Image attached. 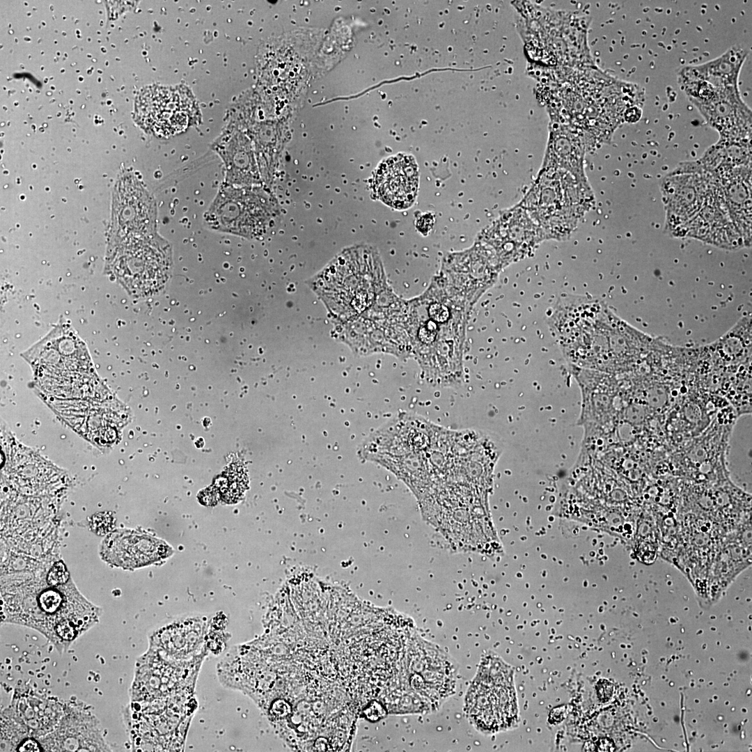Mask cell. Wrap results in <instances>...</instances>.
I'll use <instances>...</instances> for the list:
<instances>
[{
	"instance_id": "6da1fadb",
	"label": "cell",
	"mask_w": 752,
	"mask_h": 752,
	"mask_svg": "<svg viewBox=\"0 0 752 752\" xmlns=\"http://www.w3.org/2000/svg\"><path fill=\"white\" fill-rule=\"evenodd\" d=\"M1 621L33 628L62 654L98 621L100 609L72 582L19 583L1 592Z\"/></svg>"
},
{
	"instance_id": "7a4b0ae2",
	"label": "cell",
	"mask_w": 752,
	"mask_h": 752,
	"mask_svg": "<svg viewBox=\"0 0 752 752\" xmlns=\"http://www.w3.org/2000/svg\"><path fill=\"white\" fill-rule=\"evenodd\" d=\"M512 668L495 655L481 661L466 696L467 716L475 728L492 734L519 722Z\"/></svg>"
},
{
	"instance_id": "3957f363",
	"label": "cell",
	"mask_w": 752,
	"mask_h": 752,
	"mask_svg": "<svg viewBox=\"0 0 752 752\" xmlns=\"http://www.w3.org/2000/svg\"><path fill=\"white\" fill-rule=\"evenodd\" d=\"M278 211L274 198L260 186L238 187L224 182L203 217L213 230L254 239L272 228Z\"/></svg>"
},
{
	"instance_id": "277c9868",
	"label": "cell",
	"mask_w": 752,
	"mask_h": 752,
	"mask_svg": "<svg viewBox=\"0 0 752 752\" xmlns=\"http://www.w3.org/2000/svg\"><path fill=\"white\" fill-rule=\"evenodd\" d=\"M196 113L193 98L179 88L150 86L136 97V121L159 137L185 131L193 124Z\"/></svg>"
},
{
	"instance_id": "5b68a950",
	"label": "cell",
	"mask_w": 752,
	"mask_h": 752,
	"mask_svg": "<svg viewBox=\"0 0 752 752\" xmlns=\"http://www.w3.org/2000/svg\"><path fill=\"white\" fill-rule=\"evenodd\" d=\"M38 741L43 751H111L99 720L86 704L79 701L65 702L56 726Z\"/></svg>"
},
{
	"instance_id": "8992f818",
	"label": "cell",
	"mask_w": 752,
	"mask_h": 752,
	"mask_svg": "<svg viewBox=\"0 0 752 752\" xmlns=\"http://www.w3.org/2000/svg\"><path fill=\"white\" fill-rule=\"evenodd\" d=\"M700 163L687 162L667 175L661 191L666 208V226L669 230L689 222L705 203L711 183L705 177Z\"/></svg>"
},
{
	"instance_id": "52a82bcc",
	"label": "cell",
	"mask_w": 752,
	"mask_h": 752,
	"mask_svg": "<svg viewBox=\"0 0 752 752\" xmlns=\"http://www.w3.org/2000/svg\"><path fill=\"white\" fill-rule=\"evenodd\" d=\"M418 166L413 156L398 154L384 160L374 176L373 189L379 199L398 210L410 207L417 196Z\"/></svg>"
},
{
	"instance_id": "ba28073f",
	"label": "cell",
	"mask_w": 752,
	"mask_h": 752,
	"mask_svg": "<svg viewBox=\"0 0 752 752\" xmlns=\"http://www.w3.org/2000/svg\"><path fill=\"white\" fill-rule=\"evenodd\" d=\"M104 559L114 565L134 568L156 562L170 554L166 543L134 531H117L104 540Z\"/></svg>"
},
{
	"instance_id": "9c48e42d",
	"label": "cell",
	"mask_w": 752,
	"mask_h": 752,
	"mask_svg": "<svg viewBox=\"0 0 752 752\" xmlns=\"http://www.w3.org/2000/svg\"><path fill=\"white\" fill-rule=\"evenodd\" d=\"M65 702L32 689L15 691L11 706L31 737L39 739L51 733L64 712Z\"/></svg>"
},
{
	"instance_id": "30bf717a",
	"label": "cell",
	"mask_w": 752,
	"mask_h": 752,
	"mask_svg": "<svg viewBox=\"0 0 752 752\" xmlns=\"http://www.w3.org/2000/svg\"><path fill=\"white\" fill-rule=\"evenodd\" d=\"M226 168L225 182L238 187L260 186L258 166L251 148L241 134L224 132L214 144Z\"/></svg>"
},
{
	"instance_id": "8fae6325",
	"label": "cell",
	"mask_w": 752,
	"mask_h": 752,
	"mask_svg": "<svg viewBox=\"0 0 752 752\" xmlns=\"http://www.w3.org/2000/svg\"><path fill=\"white\" fill-rule=\"evenodd\" d=\"M749 167V164L741 165L724 170L721 176V190L730 218L740 234L744 233L746 243L751 242V175L744 178L745 170Z\"/></svg>"
},
{
	"instance_id": "7c38bea8",
	"label": "cell",
	"mask_w": 752,
	"mask_h": 752,
	"mask_svg": "<svg viewBox=\"0 0 752 752\" xmlns=\"http://www.w3.org/2000/svg\"><path fill=\"white\" fill-rule=\"evenodd\" d=\"M746 56L744 49L732 47L716 58L700 65L686 66L680 71L716 88L737 89L739 74Z\"/></svg>"
},
{
	"instance_id": "4fadbf2b",
	"label": "cell",
	"mask_w": 752,
	"mask_h": 752,
	"mask_svg": "<svg viewBox=\"0 0 752 752\" xmlns=\"http://www.w3.org/2000/svg\"><path fill=\"white\" fill-rule=\"evenodd\" d=\"M248 478L243 465L236 462L230 465L221 478L216 489L221 499L228 503L237 502L247 487Z\"/></svg>"
},
{
	"instance_id": "5bb4252c",
	"label": "cell",
	"mask_w": 752,
	"mask_h": 752,
	"mask_svg": "<svg viewBox=\"0 0 752 752\" xmlns=\"http://www.w3.org/2000/svg\"><path fill=\"white\" fill-rule=\"evenodd\" d=\"M70 580V574L62 562L55 563L47 575L48 583L56 586L64 584Z\"/></svg>"
},
{
	"instance_id": "9a60e30c",
	"label": "cell",
	"mask_w": 752,
	"mask_h": 752,
	"mask_svg": "<svg viewBox=\"0 0 752 752\" xmlns=\"http://www.w3.org/2000/svg\"><path fill=\"white\" fill-rule=\"evenodd\" d=\"M429 314L432 319L439 322H444L448 318V311L446 307L439 304H434L430 307Z\"/></svg>"
},
{
	"instance_id": "2e32d148",
	"label": "cell",
	"mask_w": 752,
	"mask_h": 752,
	"mask_svg": "<svg viewBox=\"0 0 752 752\" xmlns=\"http://www.w3.org/2000/svg\"><path fill=\"white\" fill-rule=\"evenodd\" d=\"M15 751H43V749L38 739L30 737L22 741Z\"/></svg>"
},
{
	"instance_id": "e0dca14e",
	"label": "cell",
	"mask_w": 752,
	"mask_h": 752,
	"mask_svg": "<svg viewBox=\"0 0 752 752\" xmlns=\"http://www.w3.org/2000/svg\"><path fill=\"white\" fill-rule=\"evenodd\" d=\"M217 492L215 489H212V488H209L203 491V495L200 494V497H203V503L207 505V502H208L207 505H211L212 503L217 501Z\"/></svg>"
},
{
	"instance_id": "ac0fdd59",
	"label": "cell",
	"mask_w": 752,
	"mask_h": 752,
	"mask_svg": "<svg viewBox=\"0 0 752 752\" xmlns=\"http://www.w3.org/2000/svg\"><path fill=\"white\" fill-rule=\"evenodd\" d=\"M433 331V329L429 327L423 328L420 332L421 339L425 343L432 341L433 340L432 338H434Z\"/></svg>"
}]
</instances>
